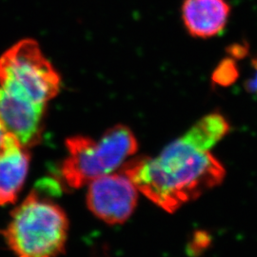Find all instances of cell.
Listing matches in <instances>:
<instances>
[{
    "mask_svg": "<svg viewBox=\"0 0 257 257\" xmlns=\"http://www.w3.org/2000/svg\"><path fill=\"white\" fill-rule=\"evenodd\" d=\"M230 130L224 115L211 112L159 156L128 161L123 173L152 202L174 212L223 182L226 170L210 150Z\"/></svg>",
    "mask_w": 257,
    "mask_h": 257,
    "instance_id": "cell-1",
    "label": "cell"
},
{
    "mask_svg": "<svg viewBox=\"0 0 257 257\" xmlns=\"http://www.w3.org/2000/svg\"><path fill=\"white\" fill-rule=\"evenodd\" d=\"M68 230L64 211L34 191L12 212L3 235L18 257H57L64 250Z\"/></svg>",
    "mask_w": 257,
    "mask_h": 257,
    "instance_id": "cell-2",
    "label": "cell"
},
{
    "mask_svg": "<svg viewBox=\"0 0 257 257\" xmlns=\"http://www.w3.org/2000/svg\"><path fill=\"white\" fill-rule=\"evenodd\" d=\"M68 156L61 166L63 181L81 188L92 180L111 174L138 151V140L126 126L109 128L99 140L76 136L66 140Z\"/></svg>",
    "mask_w": 257,
    "mask_h": 257,
    "instance_id": "cell-3",
    "label": "cell"
},
{
    "mask_svg": "<svg viewBox=\"0 0 257 257\" xmlns=\"http://www.w3.org/2000/svg\"><path fill=\"white\" fill-rule=\"evenodd\" d=\"M60 77L33 39H24L0 57V91L46 105L60 90Z\"/></svg>",
    "mask_w": 257,
    "mask_h": 257,
    "instance_id": "cell-4",
    "label": "cell"
},
{
    "mask_svg": "<svg viewBox=\"0 0 257 257\" xmlns=\"http://www.w3.org/2000/svg\"><path fill=\"white\" fill-rule=\"evenodd\" d=\"M137 204L138 189L124 173L103 175L89 183L88 208L108 224L128 220Z\"/></svg>",
    "mask_w": 257,
    "mask_h": 257,
    "instance_id": "cell-5",
    "label": "cell"
},
{
    "mask_svg": "<svg viewBox=\"0 0 257 257\" xmlns=\"http://www.w3.org/2000/svg\"><path fill=\"white\" fill-rule=\"evenodd\" d=\"M45 109L46 105L24 100L0 91V120L6 132L18 138L25 148L39 141Z\"/></svg>",
    "mask_w": 257,
    "mask_h": 257,
    "instance_id": "cell-6",
    "label": "cell"
},
{
    "mask_svg": "<svg viewBox=\"0 0 257 257\" xmlns=\"http://www.w3.org/2000/svg\"><path fill=\"white\" fill-rule=\"evenodd\" d=\"M26 149L7 133L0 147V205L15 202L24 185L30 166Z\"/></svg>",
    "mask_w": 257,
    "mask_h": 257,
    "instance_id": "cell-7",
    "label": "cell"
},
{
    "mask_svg": "<svg viewBox=\"0 0 257 257\" xmlns=\"http://www.w3.org/2000/svg\"><path fill=\"white\" fill-rule=\"evenodd\" d=\"M230 7L226 0H185L182 19L193 37L210 38L222 33L229 20Z\"/></svg>",
    "mask_w": 257,
    "mask_h": 257,
    "instance_id": "cell-8",
    "label": "cell"
},
{
    "mask_svg": "<svg viewBox=\"0 0 257 257\" xmlns=\"http://www.w3.org/2000/svg\"><path fill=\"white\" fill-rule=\"evenodd\" d=\"M238 78V68L231 58L222 60L212 74V82L215 85L228 87Z\"/></svg>",
    "mask_w": 257,
    "mask_h": 257,
    "instance_id": "cell-9",
    "label": "cell"
},
{
    "mask_svg": "<svg viewBox=\"0 0 257 257\" xmlns=\"http://www.w3.org/2000/svg\"><path fill=\"white\" fill-rule=\"evenodd\" d=\"M230 55L234 57H241L246 55V47L241 46V45H233L230 47Z\"/></svg>",
    "mask_w": 257,
    "mask_h": 257,
    "instance_id": "cell-10",
    "label": "cell"
},
{
    "mask_svg": "<svg viewBox=\"0 0 257 257\" xmlns=\"http://www.w3.org/2000/svg\"><path fill=\"white\" fill-rule=\"evenodd\" d=\"M6 135H7V132H6V130L4 128V126H3V124H2V122L0 120V147L2 146V144H3L4 140H5Z\"/></svg>",
    "mask_w": 257,
    "mask_h": 257,
    "instance_id": "cell-11",
    "label": "cell"
}]
</instances>
